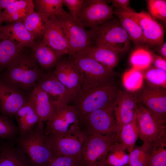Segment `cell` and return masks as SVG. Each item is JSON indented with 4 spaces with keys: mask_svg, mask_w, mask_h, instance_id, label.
<instances>
[{
    "mask_svg": "<svg viewBox=\"0 0 166 166\" xmlns=\"http://www.w3.org/2000/svg\"><path fill=\"white\" fill-rule=\"evenodd\" d=\"M120 91L114 80L90 88L81 89L72 101L80 121L90 113L114 101Z\"/></svg>",
    "mask_w": 166,
    "mask_h": 166,
    "instance_id": "cell-1",
    "label": "cell"
},
{
    "mask_svg": "<svg viewBox=\"0 0 166 166\" xmlns=\"http://www.w3.org/2000/svg\"><path fill=\"white\" fill-rule=\"evenodd\" d=\"M5 81L14 87L28 89L33 87L43 75L33 57L31 50L20 52L7 66Z\"/></svg>",
    "mask_w": 166,
    "mask_h": 166,
    "instance_id": "cell-2",
    "label": "cell"
},
{
    "mask_svg": "<svg viewBox=\"0 0 166 166\" xmlns=\"http://www.w3.org/2000/svg\"><path fill=\"white\" fill-rule=\"evenodd\" d=\"M43 125V123L38 122L16 140L18 147L27 155L33 166H47L54 155L47 141Z\"/></svg>",
    "mask_w": 166,
    "mask_h": 166,
    "instance_id": "cell-3",
    "label": "cell"
},
{
    "mask_svg": "<svg viewBox=\"0 0 166 166\" xmlns=\"http://www.w3.org/2000/svg\"><path fill=\"white\" fill-rule=\"evenodd\" d=\"M89 31L93 45L107 47L119 53L127 51L130 46V38L117 20L113 19Z\"/></svg>",
    "mask_w": 166,
    "mask_h": 166,
    "instance_id": "cell-4",
    "label": "cell"
},
{
    "mask_svg": "<svg viewBox=\"0 0 166 166\" xmlns=\"http://www.w3.org/2000/svg\"><path fill=\"white\" fill-rule=\"evenodd\" d=\"M81 75V89H86L114 80L117 75L109 69L82 54L77 53L69 57Z\"/></svg>",
    "mask_w": 166,
    "mask_h": 166,
    "instance_id": "cell-5",
    "label": "cell"
},
{
    "mask_svg": "<svg viewBox=\"0 0 166 166\" xmlns=\"http://www.w3.org/2000/svg\"><path fill=\"white\" fill-rule=\"evenodd\" d=\"M54 103L53 112L44 130L46 135L64 134L81 129L79 115L73 105Z\"/></svg>",
    "mask_w": 166,
    "mask_h": 166,
    "instance_id": "cell-6",
    "label": "cell"
},
{
    "mask_svg": "<svg viewBox=\"0 0 166 166\" xmlns=\"http://www.w3.org/2000/svg\"><path fill=\"white\" fill-rule=\"evenodd\" d=\"M117 141L116 134H87L81 154L82 166H98Z\"/></svg>",
    "mask_w": 166,
    "mask_h": 166,
    "instance_id": "cell-7",
    "label": "cell"
},
{
    "mask_svg": "<svg viewBox=\"0 0 166 166\" xmlns=\"http://www.w3.org/2000/svg\"><path fill=\"white\" fill-rule=\"evenodd\" d=\"M114 101L93 111L81 121V129L86 134L116 135V121L114 110Z\"/></svg>",
    "mask_w": 166,
    "mask_h": 166,
    "instance_id": "cell-8",
    "label": "cell"
},
{
    "mask_svg": "<svg viewBox=\"0 0 166 166\" xmlns=\"http://www.w3.org/2000/svg\"><path fill=\"white\" fill-rule=\"evenodd\" d=\"M64 29L70 51L69 56L93 45L89 30L78 21L64 10L57 17Z\"/></svg>",
    "mask_w": 166,
    "mask_h": 166,
    "instance_id": "cell-9",
    "label": "cell"
},
{
    "mask_svg": "<svg viewBox=\"0 0 166 166\" xmlns=\"http://www.w3.org/2000/svg\"><path fill=\"white\" fill-rule=\"evenodd\" d=\"M54 155L81 156L87 134L82 129L62 134L46 135Z\"/></svg>",
    "mask_w": 166,
    "mask_h": 166,
    "instance_id": "cell-10",
    "label": "cell"
},
{
    "mask_svg": "<svg viewBox=\"0 0 166 166\" xmlns=\"http://www.w3.org/2000/svg\"><path fill=\"white\" fill-rule=\"evenodd\" d=\"M113 7L105 0H84L77 19L85 27L90 29L112 19Z\"/></svg>",
    "mask_w": 166,
    "mask_h": 166,
    "instance_id": "cell-11",
    "label": "cell"
},
{
    "mask_svg": "<svg viewBox=\"0 0 166 166\" xmlns=\"http://www.w3.org/2000/svg\"><path fill=\"white\" fill-rule=\"evenodd\" d=\"M136 121L139 137L144 142H153L166 135L165 123L139 103Z\"/></svg>",
    "mask_w": 166,
    "mask_h": 166,
    "instance_id": "cell-12",
    "label": "cell"
},
{
    "mask_svg": "<svg viewBox=\"0 0 166 166\" xmlns=\"http://www.w3.org/2000/svg\"><path fill=\"white\" fill-rule=\"evenodd\" d=\"M139 103L137 93L120 90L114 104L117 140L119 133L123 127L136 120Z\"/></svg>",
    "mask_w": 166,
    "mask_h": 166,
    "instance_id": "cell-13",
    "label": "cell"
},
{
    "mask_svg": "<svg viewBox=\"0 0 166 166\" xmlns=\"http://www.w3.org/2000/svg\"><path fill=\"white\" fill-rule=\"evenodd\" d=\"M120 9L133 19L140 26L144 43L152 45H160L164 43L163 27L149 14L144 11L137 13L130 8L128 10Z\"/></svg>",
    "mask_w": 166,
    "mask_h": 166,
    "instance_id": "cell-14",
    "label": "cell"
},
{
    "mask_svg": "<svg viewBox=\"0 0 166 166\" xmlns=\"http://www.w3.org/2000/svg\"><path fill=\"white\" fill-rule=\"evenodd\" d=\"M138 94L139 103L157 118L166 123V88L147 84Z\"/></svg>",
    "mask_w": 166,
    "mask_h": 166,
    "instance_id": "cell-15",
    "label": "cell"
},
{
    "mask_svg": "<svg viewBox=\"0 0 166 166\" xmlns=\"http://www.w3.org/2000/svg\"><path fill=\"white\" fill-rule=\"evenodd\" d=\"M55 66L53 73L68 90L72 100L81 89L82 79L80 73L69 57L61 58Z\"/></svg>",
    "mask_w": 166,
    "mask_h": 166,
    "instance_id": "cell-16",
    "label": "cell"
},
{
    "mask_svg": "<svg viewBox=\"0 0 166 166\" xmlns=\"http://www.w3.org/2000/svg\"><path fill=\"white\" fill-rule=\"evenodd\" d=\"M42 41L54 50L69 55L67 39L61 22L57 17L49 18Z\"/></svg>",
    "mask_w": 166,
    "mask_h": 166,
    "instance_id": "cell-17",
    "label": "cell"
},
{
    "mask_svg": "<svg viewBox=\"0 0 166 166\" xmlns=\"http://www.w3.org/2000/svg\"><path fill=\"white\" fill-rule=\"evenodd\" d=\"M26 101L14 86L0 79V110L3 113L15 114Z\"/></svg>",
    "mask_w": 166,
    "mask_h": 166,
    "instance_id": "cell-18",
    "label": "cell"
},
{
    "mask_svg": "<svg viewBox=\"0 0 166 166\" xmlns=\"http://www.w3.org/2000/svg\"><path fill=\"white\" fill-rule=\"evenodd\" d=\"M0 32L21 49L25 47L31 49L35 43L33 37L21 22L2 26Z\"/></svg>",
    "mask_w": 166,
    "mask_h": 166,
    "instance_id": "cell-19",
    "label": "cell"
},
{
    "mask_svg": "<svg viewBox=\"0 0 166 166\" xmlns=\"http://www.w3.org/2000/svg\"><path fill=\"white\" fill-rule=\"evenodd\" d=\"M28 100L34 107L39 122L48 121L54 106V101L49 94L37 85L32 90Z\"/></svg>",
    "mask_w": 166,
    "mask_h": 166,
    "instance_id": "cell-20",
    "label": "cell"
},
{
    "mask_svg": "<svg viewBox=\"0 0 166 166\" xmlns=\"http://www.w3.org/2000/svg\"><path fill=\"white\" fill-rule=\"evenodd\" d=\"M37 86L48 94L55 102L68 104L72 101V97L68 90L53 73L45 75Z\"/></svg>",
    "mask_w": 166,
    "mask_h": 166,
    "instance_id": "cell-21",
    "label": "cell"
},
{
    "mask_svg": "<svg viewBox=\"0 0 166 166\" xmlns=\"http://www.w3.org/2000/svg\"><path fill=\"white\" fill-rule=\"evenodd\" d=\"M77 53L85 55L113 69L117 66L119 61V53L105 46L92 45Z\"/></svg>",
    "mask_w": 166,
    "mask_h": 166,
    "instance_id": "cell-22",
    "label": "cell"
},
{
    "mask_svg": "<svg viewBox=\"0 0 166 166\" xmlns=\"http://www.w3.org/2000/svg\"><path fill=\"white\" fill-rule=\"evenodd\" d=\"M30 49L37 62L46 69L55 65L65 55L52 49L43 41L35 43Z\"/></svg>",
    "mask_w": 166,
    "mask_h": 166,
    "instance_id": "cell-23",
    "label": "cell"
},
{
    "mask_svg": "<svg viewBox=\"0 0 166 166\" xmlns=\"http://www.w3.org/2000/svg\"><path fill=\"white\" fill-rule=\"evenodd\" d=\"M34 6L32 0H15L3 11L4 22L12 23L22 22L34 11Z\"/></svg>",
    "mask_w": 166,
    "mask_h": 166,
    "instance_id": "cell-24",
    "label": "cell"
},
{
    "mask_svg": "<svg viewBox=\"0 0 166 166\" xmlns=\"http://www.w3.org/2000/svg\"><path fill=\"white\" fill-rule=\"evenodd\" d=\"M15 115L20 135L27 133L39 122V118L34 107L28 100Z\"/></svg>",
    "mask_w": 166,
    "mask_h": 166,
    "instance_id": "cell-25",
    "label": "cell"
},
{
    "mask_svg": "<svg viewBox=\"0 0 166 166\" xmlns=\"http://www.w3.org/2000/svg\"><path fill=\"white\" fill-rule=\"evenodd\" d=\"M49 17L34 11L22 22L34 40L43 38L47 26Z\"/></svg>",
    "mask_w": 166,
    "mask_h": 166,
    "instance_id": "cell-26",
    "label": "cell"
},
{
    "mask_svg": "<svg viewBox=\"0 0 166 166\" xmlns=\"http://www.w3.org/2000/svg\"><path fill=\"white\" fill-rule=\"evenodd\" d=\"M25 155L19 147H5L1 150L0 166H31Z\"/></svg>",
    "mask_w": 166,
    "mask_h": 166,
    "instance_id": "cell-27",
    "label": "cell"
},
{
    "mask_svg": "<svg viewBox=\"0 0 166 166\" xmlns=\"http://www.w3.org/2000/svg\"><path fill=\"white\" fill-rule=\"evenodd\" d=\"M113 13L119 18L121 26L128 35L131 40L137 44L144 43L141 28L133 19L120 9L113 11Z\"/></svg>",
    "mask_w": 166,
    "mask_h": 166,
    "instance_id": "cell-28",
    "label": "cell"
},
{
    "mask_svg": "<svg viewBox=\"0 0 166 166\" xmlns=\"http://www.w3.org/2000/svg\"><path fill=\"white\" fill-rule=\"evenodd\" d=\"M138 137L136 119L123 127L119 133L117 140L129 153L134 148Z\"/></svg>",
    "mask_w": 166,
    "mask_h": 166,
    "instance_id": "cell-29",
    "label": "cell"
},
{
    "mask_svg": "<svg viewBox=\"0 0 166 166\" xmlns=\"http://www.w3.org/2000/svg\"><path fill=\"white\" fill-rule=\"evenodd\" d=\"M146 166H166V135L153 142Z\"/></svg>",
    "mask_w": 166,
    "mask_h": 166,
    "instance_id": "cell-30",
    "label": "cell"
},
{
    "mask_svg": "<svg viewBox=\"0 0 166 166\" xmlns=\"http://www.w3.org/2000/svg\"><path fill=\"white\" fill-rule=\"evenodd\" d=\"M22 50L0 32V65L7 67Z\"/></svg>",
    "mask_w": 166,
    "mask_h": 166,
    "instance_id": "cell-31",
    "label": "cell"
},
{
    "mask_svg": "<svg viewBox=\"0 0 166 166\" xmlns=\"http://www.w3.org/2000/svg\"><path fill=\"white\" fill-rule=\"evenodd\" d=\"M126 150L117 141L103 161L108 166H124L129 161V155Z\"/></svg>",
    "mask_w": 166,
    "mask_h": 166,
    "instance_id": "cell-32",
    "label": "cell"
},
{
    "mask_svg": "<svg viewBox=\"0 0 166 166\" xmlns=\"http://www.w3.org/2000/svg\"><path fill=\"white\" fill-rule=\"evenodd\" d=\"M34 2L38 12L49 18L58 17L64 10L63 0H36Z\"/></svg>",
    "mask_w": 166,
    "mask_h": 166,
    "instance_id": "cell-33",
    "label": "cell"
},
{
    "mask_svg": "<svg viewBox=\"0 0 166 166\" xmlns=\"http://www.w3.org/2000/svg\"><path fill=\"white\" fill-rule=\"evenodd\" d=\"M153 142H144L141 146L134 147L129 153V164L130 166H146L149 157Z\"/></svg>",
    "mask_w": 166,
    "mask_h": 166,
    "instance_id": "cell-34",
    "label": "cell"
},
{
    "mask_svg": "<svg viewBox=\"0 0 166 166\" xmlns=\"http://www.w3.org/2000/svg\"><path fill=\"white\" fill-rule=\"evenodd\" d=\"M140 70L147 84L154 87L166 88V72L150 66Z\"/></svg>",
    "mask_w": 166,
    "mask_h": 166,
    "instance_id": "cell-35",
    "label": "cell"
},
{
    "mask_svg": "<svg viewBox=\"0 0 166 166\" xmlns=\"http://www.w3.org/2000/svg\"><path fill=\"white\" fill-rule=\"evenodd\" d=\"M144 79L140 70L132 68L124 74L123 84L128 91L134 92L142 87Z\"/></svg>",
    "mask_w": 166,
    "mask_h": 166,
    "instance_id": "cell-36",
    "label": "cell"
},
{
    "mask_svg": "<svg viewBox=\"0 0 166 166\" xmlns=\"http://www.w3.org/2000/svg\"><path fill=\"white\" fill-rule=\"evenodd\" d=\"M130 60L132 68L139 70L144 69L150 66L152 63L151 54L145 49L139 48L132 54Z\"/></svg>",
    "mask_w": 166,
    "mask_h": 166,
    "instance_id": "cell-37",
    "label": "cell"
},
{
    "mask_svg": "<svg viewBox=\"0 0 166 166\" xmlns=\"http://www.w3.org/2000/svg\"><path fill=\"white\" fill-rule=\"evenodd\" d=\"M148 8L150 15L154 19L166 22V1L164 0L148 1Z\"/></svg>",
    "mask_w": 166,
    "mask_h": 166,
    "instance_id": "cell-38",
    "label": "cell"
},
{
    "mask_svg": "<svg viewBox=\"0 0 166 166\" xmlns=\"http://www.w3.org/2000/svg\"><path fill=\"white\" fill-rule=\"evenodd\" d=\"M47 166H82L81 156L54 155Z\"/></svg>",
    "mask_w": 166,
    "mask_h": 166,
    "instance_id": "cell-39",
    "label": "cell"
},
{
    "mask_svg": "<svg viewBox=\"0 0 166 166\" xmlns=\"http://www.w3.org/2000/svg\"><path fill=\"white\" fill-rule=\"evenodd\" d=\"M16 132V128L14 125L6 118L0 115V137H12Z\"/></svg>",
    "mask_w": 166,
    "mask_h": 166,
    "instance_id": "cell-40",
    "label": "cell"
},
{
    "mask_svg": "<svg viewBox=\"0 0 166 166\" xmlns=\"http://www.w3.org/2000/svg\"><path fill=\"white\" fill-rule=\"evenodd\" d=\"M84 0H63V5L69 10V14L77 19V16L81 10Z\"/></svg>",
    "mask_w": 166,
    "mask_h": 166,
    "instance_id": "cell-41",
    "label": "cell"
},
{
    "mask_svg": "<svg viewBox=\"0 0 166 166\" xmlns=\"http://www.w3.org/2000/svg\"><path fill=\"white\" fill-rule=\"evenodd\" d=\"M150 53L152 57V63L154 67L166 72V59L154 53Z\"/></svg>",
    "mask_w": 166,
    "mask_h": 166,
    "instance_id": "cell-42",
    "label": "cell"
},
{
    "mask_svg": "<svg viewBox=\"0 0 166 166\" xmlns=\"http://www.w3.org/2000/svg\"><path fill=\"white\" fill-rule=\"evenodd\" d=\"M113 6L118 9L128 10L130 1L129 0H112L110 1Z\"/></svg>",
    "mask_w": 166,
    "mask_h": 166,
    "instance_id": "cell-43",
    "label": "cell"
},
{
    "mask_svg": "<svg viewBox=\"0 0 166 166\" xmlns=\"http://www.w3.org/2000/svg\"><path fill=\"white\" fill-rule=\"evenodd\" d=\"M15 0H0V10H5Z\"/></svg>",
    "mask_w": 166,
    "mask_h": 166,
    "instance_id": "cell-44",
    "label": "cell"
},
{
    "mask_svg": "<svg viewBox=\"0 0 166 166\" xmlns=\"http://www.w3.org/2000/svg\"><path fill=\"white\" fill-rule=\"evenodd\" d=\"M160 45V56L166 59V43L164 42Z\"/></svg>",
    "mask_w": 166,
    "mask_h": 166,
    "instance_id": "cell-45",
    "label": "cell"
},
{
    "mask_svg": "<svg viewBox=\"0 0 166 166\" xmlns=\"http://www.w3.org/2000/svg\"><path fill=\"white\" fill-rule=\"evenodd\" d=\"M3 22H4L3 11L0 10V28L2 26V23Z\"/></svg>",
    "mask_w": 166,
    "mask_h": 166,
    "instance_id": "cell-46",
    "label": "cell"
},
{
    "mask_svg": "<svg viewBox=\"0 0 166 166\" xmlns=\"http://www.w3.org/2000/svg\"><path fill=\"white\" fill-rule=\"evenodd\" d=\"M98 166H108L105 164L103 161H102L100 164L98 165Z\"/></svg>",
    "mask_w": 166,
    "mask_h": 166,
    "instance_id": "cell-47",
    "label": "cell"
}]
</instances>
